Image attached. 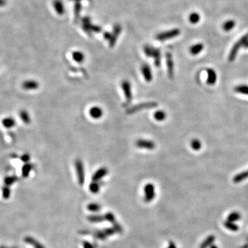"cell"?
<instances>
[{
    "instance_id": "cell-1",
    "label": "cell",
    "mask_w": 248,
    "mask_h": 248,
    "mask_svg": "<svg viewBox=\"0 0 248 248\" xmlns=\"http://www.w3.org/2000/svg\"><path fill=\"white\" fill-rule=\"evenodd\" d=\"M144 53L146 56L148 57H152L154 59V64L157 67H158L161 64V51L159 49L156 48L151 46L145 45L144 47Z\"/></svg>"
},
{
    "instance_id": "cell-2",
    "label": "cell",
    "mask_w": 248,
    "mask_h": 248,
    "mask_svg": "<svg viewBox=\"0 0 248 248\" xmlns=\"http://www.w3.org/2000/svg\"><path fill=\"white\" fill-rule=\"evenodd\" d=\"M248 41V33H246L243 37H242L241 39L238 40L237 42L234 44V46L232 48V49L229 54L228 56V60L230 62H234V60L236 58L237 55V53L238 50L241 48V47L243 46V45Z\"/></svg>"
},
{
    "instance_id": "cell-3",
    "label": "cell",
    "mask_w": 248,
    "mask_h": 248,
    "mask_svg": "<svg viewBox=\"0 0 248 248\" xmlns=\"http://www.w3.org/2000/svg\"><path fill=\"white\" fill-rule=\"evenodd\" d=\"M180 33H181V30L179 29V28H174V29L157 34V35H156V39L159 41H164L179 36Z\"/></svg>"
},
{
    "instance_id": "cell-4",
    "label": "cell",
    "mask_w": 248,
    "mask_h": 248,
    "mask_svg": "<svg viewBox=\"0 0 248 248\" xmlns=\"http://www.w3.org/2000/svg\"><path fill=\"white\" fill-rule=\"evenodd\" d=\"M157 106V103L153 101H150V102H144L136 105V106L130 108L129 109L126 110V113L128 114H132L141 111L143 109H148V108H153Z\"/></svg>"
},
{
    "instance_id": "cell-5",
    "label": "cell",
    "mask_w": 248,
    "mask_h": 248,
    "mask_svg": "<svg viewBox=\"0 0 248 248\" xmlns=\"http://www.w3.org/2000/svg\"><path fill=\"white\" fill-rule=\"evenodd\" d=\"M82 28L89 35H91L92 33H99L101 31V28L99 26H94L91 24L90 19L84 17L82 20Z\"/></svg>"
},
{
    "instance_id": "cell-6",
    "label": "cell",
    "mask_w": 248,
    "mask_h": 248,
    "mask_svg": "<svg viewBox=\"0 0 248 248\" xmlns=\"http://www.w3.org/2000/svg\"><path fill=\"white\" fill-rule=\"evenodd\" d=\"M75 170L76 172H77V179L79 183L81 186L84 185L85 181V171H84V166L83 164L82 161L80 159H77L75 161Z\"/></svg>"
},
{
    "instance_id": "cell-7",
    "label": "cell",
    "mask_w": 248,
    "mask_h": 248,
    "mask_svg": "<svg viewBox=\"0 0 248 248\" xmlns=\"http://www.w3.org/2000/svg\"><path fill=\"white\" fill-rule=\"evenodd\" d=\"M122 87L126 97V105H128L131 103L132 99L131 85L128 80H124L122 83Z\"/></svg>"
},
{
    "instance_id": "cell-8",
    "label": "cell",
    "mask_w": 248,
    "mask_h": 248,
    "mask_svg": "<svg viewBox=\"0 0 248 248\" xmlns=\"http://www.w3.org/2000/svg\"><path fill=\"white\" fill-rule=\"evenodd\" d=\"M145 197L144 200L145 202H150L155 197V187L152 183H148L144 187Z\"/></svg>"
},
{
    "instance_id": "cell-9",
    "label": "cell",
    "mask_w": 248,
    "mask_h": 248,
    "mask_svg": "<svg viewBox=\"0 0 248 248\" xmlns=\"http://www.w3.org/2000/svg\"><path fill=\"white\" fill-rule=\"evenodd\" d=\"M135 145L136 147L139 148L146 149V150H152L155 148L156 145L155 144L150 141V140H146V139H139L136 141Z\"/></svg>"
},
{
    "instance_id": "cell-10",
    "label": "cell",
    "mask_w": 248,
    "mask_h": 248,
    "mask_svg": "<svg viewBox=\"0 0 248 248\" xmlns=\"http://www.w3.org/2000/svg\"><path fill=\"white\" fill-rule=\"evenodd\" d=\"M166 64L168 68V75L170 79L174 77V62L172 55L170 53H166Z\"/></svg>"
},
{
    "instance_id": "cell-11",
    "label": "cell",
    "mask_w": 248,
    "mask_h": 248,
    "mask_svg": "<svg viewBox=\"0 0 248 248\" xmlns=\"http://www.w3.org/2000/svg\"><path fill=\"white\" fill-rule=\"evenodd\" d=\"M121 31H122V27L120 26V25L117 24L113 28V33H111L110 39L108 41L110 47L113 48V47H114V45H115L117 40V38H118L119 35L120 34Z\"/></svg>"
},
{
    "instance_id": "cell-12",
    "label": "cell",
    "mask_w": 248,
    "mask_h": 248,
    "mask_svg": "<svg viewBox=\"0 0 248 248\" xmlns=\"http://www.w3.org/2000/svg\"><path fill=\"white\" fill-rule=\"evenodd\" d=\"M141 72L145 80L148 82H150L152 80V73L150 66L147 63H144L141 66Z\"/></svg>"
},
{
    "instance_id": "cell-13",
    "label": "cell",
    "mask_w": 248,
    "mask_h": 248,
    "mask_svg": "<svg viewBox=\"0 0 248 248\" xmlns=\"http://www.w3.org/2000/svg\"><path fill=\"white\" fill-rule=\"evenodd\" d=\"M108 172V170L106 168H101L100 169H99L94 174L93 178H92L93 181L98 182V181H99L105 176H106Z\"/></svg>"
},
{
    "instance_id": "cell-14",
    "label": "cell",
    "mask_w": 248,
    "mask_h": 248,
    "mask_svg": "<svg viewBox=\"0 0 248 248\" xmlns=\"http://www.w3.org/2000/svg\"><path fill=\"white\" fill-rule=\"evenodd\" d=\"M207 73H208V79H207V84L208 85H212L215 84L217 79V73L212 68H208L207 70Z\"/></svg>"
},
{
    "instance_id": "cell-15",
    "label": "cell",
    "mask_w": 248,
    "mask_h": 248,
    "mask_svg": "<svg viewBox=\"0 0 248 248\" xmlns=\"http://www.w3.org/2000/svg\"><path fill=\"white\" fill-rule=\"evenodd\" d=\"M39 84H38L36 81L28 80V81H25L23 83V84H22V87H23L25 90H36V89H37L38 87H39Z\"/></svg>"
},
{
    "instance_id": "cell-16",
    "label": "cell",
    "mask_w": 248,
    "mask_h": 248,
    "mask_svg": "<svg viewBox=\"0 0 248 248\" xmlns=\"http://www.w3.org/2000/svg\"><path fill=\"white\" fill-rule=\"evenodd\" d=\"M53 7L55 8L56 12L59 15L64 14L65 9L64 6L61 0H54L53 1Z\"/></svg>"
},
{
    "instance_id": "cell-17",
    "label": "cell",
    "mask_w": 248,
    "mask_h": 248,
    "mask_svg": "<svg viewBox=\"0 0 248 248\" xmlns=\"http://www.w3.org/2000/svg\"><path fill=\"white\" fill-rule=\"evenodd\" d=\"M90 114L91 117H93V119H100L103 115V110L99 107L94 106V107H93L90 108Z\"/></svg>"
},
{
    "instance_id": "cell-18",
    "label": "cell",
    "mask_w": 248,
    "mask_h": 248,
    "mask_svg": "<svg viewBox=\"0 0 248 248\" xmlns=\"http://www.w3.org/2000/svg\"><path fill=\"white\" fill-rule=\"evenodd\" d=\"M215 239L216 238L214 236L209 235V236H208L203 241V243L200 246V248H209L212 245H213V243L214 242Z\"/></svg>"
},
{
    "instance_id": "cell-19",
    "label": "cell",
    "mask_w": 248,
    "mask_h": 248,
    "mask_svg": "<svg viewBox=\"0 0 248 248\" xmlns=\"http://www.w3.org/2000/svg\"><path fill=\"white\" fill-rule=\"evenodd\" d=\"M247 178H248V170L242 172L235 175L233 178V181L235 183H241V181L246 180V179H247Z\"/></svg>"
},
{
    "instance_id": "cell-20",
    "label": "cell",
    "mask_w": 248,
    "mask_h": 248,
    "mask_svg": "<svg viewBox=\"0 0 248 248\" xmlns=\"http://www.w3.org/2000/svg\"><path fill=\"white\" fill-rule=\"evenodd\" d=\"M203 48H204V46H203V44L201 43H199V44H196L195 45H193L191 48H190V53L192 54L193 55H196L201 53Z\"/></svg>"
},
{
    "instance_id": "cell-21",
    "label": "cell",
    "mask_w": 248,
    "mask_h": 248,
    "mask_svg": "<svg viewBox=\"0 0 248 248\" xmlns=\"http://www.w3.org/2000/svg\"><path fill=\"white\" fill-rule=\"evenodd\" d=\"M2 124L6 128H11L15 126L16 122L12 117H6L2 120Z\"/></svg>"
},
{
    "instance_id": "cell-22",
    "label": "cell",
    "mask_w": 248,
    "mask_h": 248,
    "mask_svg": "<svg viewBox=\"0 0 248 248\" xmlns=\"http://www.w3.org/2000/svg\"><path fill=\"white\" fill-rule=\"evenodd\" d=\"M235 25H236V22L234 20H228L227 21H225V23L223 25V28L225 31H230L233 29L234 28Z\"/></svg>"
},
{
    "instance_id": "cell-23",
    "label": "cell",
    "mask_w": 248,
    "mask_h": 248,
    "mask_svg": "<svg viewBox=\"0 0 248 248\" xmlns=\"http://www.w3.org/2000/svg\"><path fill=\"white\" fill-rule=\"evenodd\" d=\"M241 218V215L239 212H232L228 215V217L227 218V221H231V222H235V221L240 220Z\"/></svg>"
},
{
    "instance_id": "cell-24",
    "label": "cell",
    "mask_w": 248,
    "mask_h": 248,
    "mask_svg": "<svg viewBox=\"0 0 248 248\" xmlns=\"http://www.w3.org/2000/svg\"><path fill=\"white\" fill-rule=\"evenodd\" d=\"M20 117L21 119L23 121V122L26 124H29L31 122L30 117L29 116V114L25 110H21V112L20 113Z\"/></svg>"
},
{
    "instance_id": "cell-25",
    "label": "cell",
    "mask_w": 248,
    "mask_h": 248,
    "mask_svg": "<svg viewBox=\"0 0 248 248\" xmlns=\"http://www.w3.org/2000/svg\"><path fill=\"white\" fill-rule=\"evenodd\" d=\"M72 58L76 62L82 63L84 60V55L80 51H75L72 53Z\"/></svg>"
},
{
    "instance_id": "cell-26",
    "label": "cell",
    "mask_w": 248,
    "mask_h": 248,
    "mask_svg": "<svg viewBox=\"0 0 248 248\" xmlns=\"http://www.w3.org/2000/svg\"><path fill=\"white\" fill-rule=\"evenodd\" d=\"M234 91L238 93L248 95V85H239L235 87Z\"/></svg>"
},
{
    "instance_id": "cell-27",
    "label": "cell",
    "mask_w": 248,
    "mask_h": 248,
    "mask_svg": "<svg viewBox=\"0 0 248 248\" xmlns=\"http://www.w3.org/2000/svg\"><path fill=\"white\" fill-rule=\"evenodd\" d=\"M224 226L226 227L228 230H230L232 232H237L238 230V226L234 223V222H231L229 221H226L224 223Z\"/></svg>"
},
{
    "instance_id": "cell-28",
    "label": "cell",
    "mask_w": 248,
    "mask_h": 248,
    "mask_svg": "<svg viewBox=\"0 0 248 248\" xmlns=\"http://www.w3.org/2000/svg\"><path fill=\"white\" fill-rule=\"evenodd\" d=\"M32 169H33V165L30 163L25 164L22 168V175L24 177H27L29 175Z\"/></svg>"
},
{
    "instance_id": "cell-29",
    "label": "cell",
    "mask_w": 248,
    "mask_h": 248,
    "mask_svg": "<svg viewBox=\"0 0 248 248\" xmlns=\"http://www.w3.org/2000/svg\"><path fill=\"white\" fill-rule=\"evenodd\" d=\"M154 117L156 120L158 121V122H162V121H163L166 118V114L163 110H158L154 114Z\"/></svg>"
},
{
    "instance_id": "cell-30",
    "label": "cell",
    "mask_w": 248,
    "mask_h": 248,
    "mask_svg": "<svg viewBox=\"0 0 248 248\" xmlns=\"http://www.w3.org/2000/svg\"><path fill=\"white\" fill-rule=\"evenodd\" d=\"M200 19H201L200 15L199 13H197V12H192V14H190L189 17V20L190 21V23L193 24H196L198 23V22L200 21Z\"/></svg>"
},
{
    "instance_id": "cell-31",
    "label": "cell",
    "mask_w": 248,
    "mask_h": 248,
    "mask_svg": "<svg viewBox=\"0 0 248 248\" xmlns=\"http://www.w3.org/2000/svg\"><path fill=\"white\" fill-rule=\"evenodd\" d=\"M25 241H26L27 243L32 245V246H33L35 248H44L42 245H41L40 243H38L37 241H36L35 240L30 237H26L25 238Z\"/></svg>"
},
{
    "instance_id": "cell-32",
    "label": "cell",
    "mask_w": 248,
    "mask_h": 248,
    "mask_svg": "<svg viewBox=\"0 0 248 248\" xmlns=\"http://www.w3.org/2000/svg\"><path fill=\"white\" fill-rule=\"evenodd\" d=\"M191 147L194 150H199L201 148V143L198 139H194L191 141Z\"/></svg>"
},
{
    "instance_id": "cell-33",
    "label": "cell",
    "mask_w": 248,
    "mask_h": 248,
    "mask_svg": "<svg viewBox=\"0 0 248 248\" xmlns=\"http://www.w3.org/2000/svg\"><path fill=\"white\" fill-rule=\"evenodd\" d=\"M100 189V185L98 182L96 181H93V183H91L90 185V190L93 193H97L99 192V190Z\"/></svg>"
},
{
    "instance_id": "cell-34",
    "label": "cell",
    "mask_w": 248,
    "mask_h": 248,
    "mask_svg": "<svg viewBox=\"0 0 248 248\" xmlns=\"http://www.w3.org/2000/svg\"><path fill=\"white\" fill-rule=\"evenodd\" d=\"M87 208L88 210H90L91 212H98L101 209V205L97 204V203H90L87 206Z\"/></svg>"
},
{
    "instance_id": "cell-35",
    "label": "cell",
    "mask_w": 248,
    "mask_h": 248,
    "mask_svg": "<svg viewBox=\"0 0 248 248\" xmlns=\"http://www.w3.org/2000/svg\"><path fill=\"white\" fill-rule=\"evenodd\" d=\"M17 180V177L15 176H12V177H8L5 178L4 182L6 186H11L12 184H13Z\"/></svg>"
},
{
    "instance_id": "cell-36",
    "label": "cell",
    "mask_w": 248,
    "mask_h": 248,
    "mask_svg": "<svg viewBox=\"0 0 248 248\" xmlns=\"http://www.w3.org/2000/svg\"><path fill=\"white\" fill-rule=\"evenodd\" d=\"M103 218L102 217H101V216H96V215H94V216H90V217H89L88 218V219L89 220V221L90 222H93V223H99V222H101L103 220Z\"/></svg>"
},
{
    "instance_id": "cell-37",
    "label": "cell",
    "mask_w": 248,
    "mask_h": 248,
    "mask_svg": "<svg viewBox=\"0 0 248 248\" xmlns=\"http://www.w3.org/2000/svg\"><path fill=\"white\" fill-rule=\"evenodd\" d=\"M104 219H106L108 221H109L110 223H112L113 224L116 223V220L114 216L112 214V213H107V214L105 215Z\"/></svg>"
},
{
    "instance_id": "cell-38",
    "label": "cell",
    "mask_w": 248,
    "mask_h": 248,
    "mask_svg": "<svg viewBox=\"0 0 248 248\" xmlns=\"http://www.w3.org/2000/svg\"><path fill=\"white\" fill-rule=\"evenodd\" d=\"M81 8V6L80 3H79V2L76 3V4H75V18L76 19L79 18V13H80Z\"/></svg>"
},
{
    "instance_id": "cell-39",
    "label": "cell",
    "mask_w": 248,
    "mask_h": 248,
    "mask_svg": "<svg viewBox=\"0 0 248 248\" xmlns=\"http://www.w3.org/2000/svg\"><path fill=\"white\" fill-rule=\"evenodd\" d=\"M10 193H11V190L10 189L8 188V186L4 187V189H3V196H4V198L7 199L10 196Z\"/></svg>"
},
{
    "instance_id": "cell-40",
    "label": "cell",
    "mask_w": 248,
    "mask_h": 248,
    "mask_svg": "<svg viewBox=\"0 0 248 248\" xmlns=\"http://www.w3.org/2000/svg\"><path fill=\"white\" fill-rule=\"evenodd\" d=\"M21 159L22 161L26 162V163H28V162L29 161V160H30V156L28 155V154H24V155L21 157Z\"/></svg>"
},
{
    "instance_id": "cell-41",
    "label": "cell",
    "mask_w": 248,
    "mask_h": 248,
    "mask_svg": "<svg viewBox=\"0 0 248 248\" xmlns=\"http://www.w3.org/2000/svg\"><path fill=\"white\" fill-rule=\"evenodd\" d=\"M84 248H94L93 245H92L89 242H84Z\"/></svg>"
},
{
    "instance_id": "cell-42",
    "label": "cell",
    "mask_w": 248,
    "mask_h": 248,
    "mask_svg": "<svg viewBox=\"0 0 248 248\" xmlns=\"http://www.w3.org/2000/svg\"><path fill=\"white\" fill-rule=\"evenodd\" d=\"M167 248H177V246H176L175 243L172 242V241H170V242L169 243V246H168V247Z\"/></svg>"
},
{
    "instance_id": "cell-43",
    "label": "cell",
    "mask_w": 248,
    "mask_h": 248,
    "mask_svg": "<svg viewBox=\"0 0 248 248\" xmlns=\"http://www.w3.org/2000/svg\"><path fill=\"white\" fill-rule=\"evenodd\" d=\"M7 4L6 0H0V7H4Z\"/></svg>"
},
{
    "instance_id": "cell-44",
    "label": "cell",
    "mask_w": 248,
    "mask_h": 248,
    "mask_svg": "<svg viewBox=\"0 0 248 248\" xmlns=\"http://www.w3.org/2000/svg\"><path fill=\"white\" fill-rule=\"evenodd\" d=\"M243 48H248V41H247V42L244 44L243 45Z\"/></svg>"
},
{
    "instance_id": "cell-45",
    "label": "cell",
    "mask_w": 248,
    "mask_h": 248,
    "mask_svg": "<svg viewBox=\"0 0 248 248\" xmlns=\"http://www.w3.org/2000/svg\"><path fill=\"white\" fill-rule=\"evenodd\" d=\"M209 248H218L217 246H216V245H212V246L209 247Z\"/></svg>"
},
{
    "instance_id": "cell-46",
    "label": "cell",
    "mask_w": 248,
    "mask_h": 248,
    "mask_svg": "<svg viewBox=\"0 0 248 248\" xmlns=\"http://www.w3.org/2000/svg\"><path fill=\"white\" fill-rule=\"evenodd\" d=\"M243 248H248V243H247L246 246H245L244 247H243Z\"/></svg>"
}]
</instances>
